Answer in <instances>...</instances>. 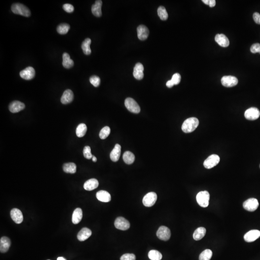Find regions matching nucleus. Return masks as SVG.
Returning a JSON list of instances; mask_svg holds the SVG:
<instances>
[{"instance_id":"nucleus-13","label":"nucleus","mask_w":260,"mask_h":260,"mask_svg":"<svg viewBox=\"0 0 260 260\" xmlns=\"http://www.w3.org/2000/svg\"><path fill=\"white\" fill-rule=\"evenodd\" d=\"M260 237V231L258 230H251L245 234L244 238L247 242H252Z\"/></svg>"},{"instance_id":"nucleus-48","label":"nucleus","mask_w":260,"mask_h":260,"mask_svg":"<svg viewBox=\"0 0 260 260\" xmlns=\"http://www.w3.org/2000/svg\"><path fill=\"white\" fill-rule=\"evenodd\" d=\"M92 160H93V161L95 162H96V161H97V159H96V157H95V156H93V158H92Z\"/></svg>"},{"instance_id":"nucleus-38","label":"nucleus","mask_w":260,"mask_h":260,"mask_svg":"<svg viewBox=\"0 0 260 260\" xmlns=\"http://www.w3.org/2000/svg\"><path fill=\"white\" fill-rule=\"evenodd\" d=\"M90 82L93 86L97 87L100 84V79L96 75H93L90 78Z\"/></svg>"},{"instance_id":"nucleus-47","label":"nucleus","mask_w":260,"mask_h":260,"mask_svg":"<svg viewBox=\"0 0 260 260\" xmlns=\"http://www.w3.org/2000/svg\"><path fill=\"white\" fill-rule=\"evenodd\" d=\"M203 3H205V5H209V0H202Z\"/></svg>"},{"instance_id":"nucleus-37","label":"nucleus","mask_w":260,"mask_h":260,"mask_svg":"<svg viewBox=\"0 0 260 260\" xmlns=\"http://www.w3.org/2000/svg\"><path fill=\"white\" fill-rule=\"evenodd\" d=\"M110 129L108 126H105L102 128L99 133V137L101 139H105L109 136Z\"/></svg>"},{"instance_id":"nucleus-5","label":"nucleus","mask_w":260,"mask_h":260,"mask_svg":"<svg viewBox=\"0 0 260 260\" xmlns=\"http://www.w3.org/2000/svg\"><path fill=\"white\" fill-rule=\"evenodd\" d=\"M157 200V195L155 192H151L148 193L144 196L143 199L144 205L147 207H150L155 204Z\"/></svg>"},{"instance_id":"nucleus-24","label":"nucleus","mask_w":260,"mask_h":260,"mask_svg":"<svg viewBox=\"0 0 260 260\" xmlns=\"http://www.w3.org/2000/svg\"><path fill=\"white\" fill-rule=\"evenodd\" d=\"M99 185V182L96 179H91L87 180L84 184V189L86 190L91 191L96 189Z\"/></svg>"},{"instance_id":"nucleus-3","label":"nucleus","mask_w":260,"mask_h":260,"mask_svg":"<svg viewBox=\"0 0 260 260\" xmlns=\"http://www.w3.org/2000/svg\"><path fill=\"white\" fill-rule=\"evenodd\" d=\"M209 193L207 191L199 192L196 196V200L198 205L203 208L208 207L209 204Z\"/></svg>"},{"instance_id":"nucleus-45","label":"nucleus","mask_w":260,"mask_h":260,"mask_svg":"<svg viewBox=\"0 0 260 260\" xmlns=\"http://www.w3.org/2000/svg\"><path fill=\"white\" fill-rule=\"evenodd\" d=\"M174 85V83H173V82L172 81V79H171L170 81H168L167 82L166 86H167L168 88H172V87H173Z\"/></svg>"},{"instance_id":"nucleus-42","label":"nucleus","mask_w":260,"mask_h":260,"mask_svg":"<svg viewBox=\"0 0 260 260\" xmlns=\"http://www.w3.org/2000/svg\"><path fill=\"white\" fill-rule=\"evenodd\" d=\"M250 51L251 53L255 54L259 53L260 54V43H254L252 44L250 47Z\"/></svg>"},{"instance_id":"nucleus-21","label":"nucleus","mask_w":260,"mask_h":260,"mask_svg":"<svg viewBox=\"0 0 260 260\" xmlns=\"http://www.w3.org/2000/svg\"><path fill=\"white\" fill-rule=\"evenodd\" d=\"M120 154H121V146L119 144H116L110 153V159L114 162L118 161L120 157Z\"/></svg>"},{"instance_id":"nucleus-15","label":"nucleus","mask_w":260,"mask_h":260,"mask_svg":"<svg viewBox=\"0 0 260 260\" xmlns=\"http://www.w3.org/2000/svg\"><path fill=\"white\" fill-rule=\"evenodd\" d=\"M25 108V105L23 103L18 101H14L11 102L9 106V109L10 112L12 113L18 112L21 110H23Z\"/></svg>"},{"instance_id":"nucleus-16","label":"nucleus","mask_w":260,"mask_h":260,"mask_svg":"<svg viewBox=\"0 0 260 260\" xmlns=\"http://www.w3.org/2000/svg\"><path fill=\"white\" fill-rule=\"evenodd\" d=\"M137 35L139 40L144 41L148 38L149 34V31L147 26L141 25L137 28Z\"/></svg>"},{"instance_id":"nucleus-18","label":"nucleus","mask_w":260,"mask_h":260,"mask_svg":"<svg viewBox=\"0 0 260 260\" xmlns=\"http://www.w3.org/2000/svg\"><path fill=\"white\" fill-rule=\"evenodd\" d=\"M73 98L74 95L72 91L70 89L66 90L61 98V102L63 104H69L73 101Z\"/></svg>"},{"instance_id":"nucleus-30","label":"nucleus","mask_w":260,"mask_h":260,"mask_svg":"<svg viewBox=\"0 0 260 260\" xmlns=\"http://www.w3.org/2000/svg\"><path fill=\"white\" fill-rule=\"evenodd\" d=\"M63 171L66 173H75L76 172V164L72 162L65 163L63 165Z\"/></svg>"},{"instance_id":"nucleus-27","label":"nucleus","mask_w":260,"mask_h":260,"mask_svg":"<svg viewBox=\"0 0 260 260\" xmlns=\"http://www.w3.org/2000/svg\"><path fill=\"white\" fill-rule=\"evenodd\" d=\"M62 65L66 68H70L74 66V62L71 59L70 55L67 53L63 54V62Z\"/></svg>"},{"instance_id":"nucleus-11","label":"nucleus","mask_w":260,"mask_h":260,"mask_svg":"<svg viewBox=\"0 0 260 260\" xmlns=\"http://www.w3.org/2000/svg\"><path fill=\"white\" fill-rule=\"evenodd\" d=\"M223 86L226 87H232L236 86L238 83V79L233 76H225L221 79Z\"/></svg>"},{"instance_id":"nucleus-49","label":"nucleus","mask_w":260,"mask_h":260,"mask_svg":"<svg viewBox=\"0 0 260 260\" xmlns=\"http://www.w3.org/2000/svg\"><path fill=\"white\" fill-rule=\"evenodd\" d=\"M57 260H66L65 258H63V257H59V258H57Z\"/></svg>"},{"instance_id":"nucleus-1","label":"nucleus","mask_w":260,"mask_h":260,"mask_svg":"<svg viewBox=\"0 0 260 260\" xmlns=\"http://www.w3.org/2000/svg\"><path fill=\"white\" fill-rule=\"evenodd\" d=\"M199 124V120L196 118H190L183 122L182 130L185 133H190L195 131Z\"/></svg>"},{"instance_id":"nucleus-43","label":"nucleus","mask_w":260,"mask_h":260,"mask_svg":"<svg viewBox=\"0 0 260 260\" xmlns=\"http://www.w3.org/2000/svg\"><path fill=\"white\" fill-rule=\"evenodd\" d=\"M63 8L67 12L71 13L74 11V8L72 5L69 4V3H66L63 5Z\"/></svg>"},{"instance_id":"nucleus-35","label":"nucleus","mask_w":260,"mask_h":260,"mask_svg":"<svg viewBox=\"0 0 260 260\" xmlns=\"http://www.w3.org/2000/svg\"><path fill=\"white\" fill-rule=\"evenodd\" d=\"M70 29V25L62 23L59 25L57 27V31L60 34H66L68 32Z\"/></svg>"},{"instance_id":"nucleus-26","label":"nucleus","mask_w":260,"mask_h":260,"mask_svg":"<svg viewBox=\"0 0 260 260\" xmlns=\"http://www.w3.org/2000/svg\"><path fill=\"white\" fill-rule=\"evenodd\" d=\"M83 218V211L79 208L76 209L73 212L72 221L74 224H78L81 221Z\"/></svg>"},{"instance_id":"nucleus-25","label":"nucleus","mask_w":260,"mask_h":260,"mask_svg":"<svg viewBox=\"0 0 260 260\" xmlns=\"http://www.w3.org/2000/svg\"><path fill=\"white\" fill-rule=\"evenodd\" d=\"M96 197L98 201L103 202H108L111 201V196L106 191H99L96 193Z\"/></svg>"},{"instance_id":"nucleus-46","label":"nucleus","mask_w":260,"mask_h":260,"mask_svg":"<svg viewBox=\"0 0 260 260\" xmlns=\"http://www.w3.org/2000/svg\"><path fill=\"white\" fill-rule=\"evenodd\" d=\"M216 5V1L215 0H209V6L211 7H213L215 6Z\"/></svg>"},{"instance_id":"nucleus-44","label":"nucleus","mask_w":260,"mask_h":260,"mask_svg":"<svg viewBox=\"0 0 260 260\" xmlns=\"http://www.w3.org/2000/svg\"><path fill=\"white\" fill-rule=\"evenodd\" d=\"M253 18L256 23L260 25V14L256 12L254 14Z\"/></svg>"},{"instance_id":"nucleus-40","label":"nucleus","mask_w":260,"mask_h":260,"mask_svg":"<svg viewBox=\"0 0 260 260\" xmlns=\"http://www.w3.org/2000/svg\"><path fill=\"white\" fill-rule=\"evenodd\" d=\"M135 254H126L120 257V260H136Z\"/></svg>"},{"instance_id":"nucleus-41","label":"nucleus","mask_w":260,"mask_h":260,"mask_svg":"<svg viewBox=\"0 0 260 260\" xmlns=\"http://www.w3.org/2000/svg\"><path fill=\"white\" fill-rule=\"evenodd\" d=\"M181 77L180 74L177 73L173 74L172 77V81L174 83V85H177L180 83L181 81Z\"/></svg>"},{"instance_id":"nucleus-29","label":"nucleus","mask_w":260,"mask_h":260,"mask_svg":"<svg viewBox=\"0 0 260 260\" xmlns=\"http://www.w3.org/2000/svg\"><path fill=\"white\" fill-rule=\"evenodd\" d=\"M91 43V40L90 38H86L82 44V48L83 52L86 55H89L91 54V49L90 48V44Z\"/></svg>"},{"instance_id":"nucleus-36","label":"nucleus","mask_w":260,"mask_h":260,"mask_svg":"<svg viewBox=\"0 0 260 260\" xmlns=\"http://www.w3.org/2000/svg\"><path fill=\"white\" fill-rule=\"evenodd\" d=\"M158 14L160 18L162 20H166L168 18V14L165 8L162 6H160L158 9Z\"/></svg>"},{"instance_id":"nucleus-8","label":"nucleus","mask_w":260,"mask_h":260,"mask_svg":"<svg viewBox=\"0 0 260 260\" xmlns=\"http://www.w3.org/2000/svg\"><path fill=\"white\" fill-rule=\"evenodd\" d=\"M156 236L160 240L167 241L169 240L171 237V231L170 229L166 226H160L157 231Z\"/></svg>"},{"instance_id":"nucleus-23","label":"nucleus","mask_w":260,"mask_h":260,"mask_svg":"<svg viewBox=\"0 0 260 260\" xmlns=\"http://www.w3.org/2000/svg\"><path fill=\"white\" fill-rule=\"evenodd\" d=\"M102 1L101 0L96 1L95 4L92 6L91 12L94 16L98 18L102 16Z\"/></svg>"},{"instance_id":"nucleus-32","label":"nucleus","mask_w":260,"mask_h":260,"mask_svg":"<svg viewBox=\"0 0 260 260\" xmlns=\"http://www.w3.org/2000/svg\"><path fill=\"white\" fill-rule=\"evenodd\" d=\"M87 130V126L85 124H79L76 129V135L78 137H83L86 134Z\"/></svg>"},{"instance_id":"nucleus-10","label":"nucleus","mask_w":260,"mask_h":260,"mask_svg":"<svg viewBox=\"0 0 260 260\" xmlns=\"http://www.w3.org/2000/svg\"><path fill=\"white\" fill-rule=\"evenodd\" d=\"M115 226L120 230H126L130 227V224L127 220L122 217H118L115 221Z\"/></svg>"},{"instance_id":"nucleus-9","label":"nucleus","mask_w":260,"mask_h":260,"mask_svg":"<svg viewBox=\"0 0 260 260\" xmlns=\"http://www.w3.org/2000/svg\"><path fill=\"white\" fill-rule=\"evenodd\" d=\"M244 116L246 119L248 120H256L260 117V112L258 108L252 107L246 110L245 112Z\"/></svg>"},{"instance_id":"nucleus-4","label":"nucleus","mask_w":260,"mask_h":260,"mask_svg":"<svg viewBox=\"0 0 260 260\" xmlns=\"http://www.w3.org/2000/svg\"><path fill=\"white\" fill-rule=\"evenodd\" d=\"M125 106L129 112L138 114L140 112V108L137 103L132 98L128 97L125 100Z\"/></svg>"},{"instance_id":"nucleus-2","label":"nucleus","mask_w":260,"mask_h":260,"mask_svg":"<svg viewBox=\"0 0 260 260\" xmlns=\"http://www.w3.org/2000/svg\"><path fill=\"white\" fill-rule=\"evenodd\" d=\"M11 10L15 14H20L24 17H29L31 14L30 9L24 5L20 3L13 4L11 6Z\"/></svg>"},{"instance_id":"nucleus-39","label":"nucleus","mask_w":260,"mask_h":260,"mask_svg":"<svg viewBox=\"0 0 260 260\" xmlns=\"http://www.w3.org/2000/svg\"><path fill=\"white\" fill-rule=\"evenodd\" d=\"M83 154L84 156L88 160H90L93 158V156L91 154V150L89 146H86L84 148Z\"/></svg>"},{"instance_id":"nucleus-19","label":"nucleus","mask_w":260,"mask_h":260,"mask_svg":"<svg viewBox=\"0 0 260 260\" xmlns=\"http://www.w3.org/2000/svg\"><path fill=\"white\" fill-rule=\"evenodd\" d=\"M215 40L219 45L223 47H226L229 45L228 38L223 34H218L215 36Z\"/></svg>"},{"instance_id":"nucleus-34","label":"nucleus","mask_w":260,"mask_h":260,"mask_svg":"<svg viewBox=\"0 0 260 260\" xmlns=\"http://www.w3.org/2000/svg\"><path fill=\"white\" fill-rule=\"evenodd\" d=\"M213 256V252L211 250L207 249L201 253L199 257L200 260H210Z\"/></svg>"},{"instance_id":"nucleus-7","label":"nucleus","mask_w":260,"mask_h":260,"mask_svg":"<svg viewBox=\"0 0 260 260\" xmlns=\"http://www.w3.org/2000/svg\"><path fill=\"white\" fill-rule=\"evenodd\" d=\"M244 208L249 212L256 211L259 206L258 200L255 198H250L246 200L243 204Z\"/></svg>"},{"instance_id":"nucleus-33","label":"nucleus","mask_w":260,"mask_h":260,"mask_svg":"<svg viewBox=\"0 0 260 260\" xmlns=\"http://www.w3.org/2000/svg\"><path fill=\"white\" fill-rule=\"evenodd\" d=\"M148 258L151 260H161L162 255L160 252L156 250H151L148 254Z\"/></svg>"},{"instance_id":"nucleus-12","label":"nucleus","mask_w":260,"mask_h":260,"mask_svg":"<svg viewBox=\"0 0 260 260\" xmlns=\"http://www.w3.org/2000/svg\"><path fill=\"white\" fill-rule=\"evenodd\" d=\"M35 75V71L31 67H28L25 69L21 71L20 76L22 78L26 80H30L34 77Z\"/></svg>"},{"instance_id":"nucleus-17","label":"nucleus","mask_w":260,"mask_h":260,"mask_svg":"<svg viewBox=\"0 0 260 260\" xmlns=\"http://www.w3.org/2000/svg\"><path fill=\"white\" fill-rule=\"evenodd\" d=\"M144 66L140 63H137L135 65L133 70V75L136 79L141 80L144 78Z\"/></svg>"},{"instance_id":"nucleus-6","label":"nucleus","mask_w":260,"mask_h":260,"mask_svg":"<svg viewBox=\"0 0 260 260\" xmlns=\"http://www.w3.org/2000/svg\"><path fill=\"white\" fill-rule=\"evenodd\" d=\"M220 160V159L219 156L216 154H213L209 156L208 158L205 160L203 163V165L206 169H211L219 163Z\"/></svg>"},{"instance_id":"nucleus-31","label":"nucleus","mask_w":260,"mask_h":260,"mask_svg":"<svg viewBox=\"0 0 260 260\" xmlns=\"http://www.w3.org/2000/svg\"><path fill=\"white\" fill-rule=\"evenodd\" d=\"M123 159L125 163L126 164H132L135 161V155L130 151H126L123 155Z\"/></svg>"},{"instance_id":"nucleus-14","label":"nucleus","mask_w":260,"mask_h":260,"mask_svg":"<svg viewBox=\"0 0 260 260\" xmlns=\"http://www.w3.org/2000/svg\"><path fill=\"white\" fill-rule=\"evenodd\" d=\"M11 218L16 223L19 224L23 221V214L20 210L17 208H14L11 210L10 212Z\"/></svg>"},{"instance_id":"nucleus-20","label":"nucleus","mask_w":260,"mask_h":260,"mask_svg":"<svg viewBox=\"0 0 260 260\" xmlns=\"http://www.w3.org/2000/svg\"><path fill=\"white\" fill-rule=\"evenodd\" d=\"M11 245V241L8 238L3 237L0 239V251L2 253H5L9 250Z\"/></svg>"},{"instance_id":"nucleus-50","label":"nucleus","mask_w":260,"mask_h":260,"mask_svg":"<svg viewBox=\"0 0 260 260\" xmlns=\"http://www.w3.org/2000/svg\"></svg>"},{"instance_id":"nucleus-22","label":"nucleus","mask_w":260,"mask_h":260,"mask_svg":"<svg viewBox=\"0 0 260 260\" xmlns=\"http://www.w3.org/2000/svg\"><path fill=\"white\" fill-rule=\"evenodd\" d=\"M91 235V231L90 229L86 227L82 228L77 235V238L81 242H83L90 237Z\"/></svg>"},{"instance_id":"nucleus-28","label":"nucleus","mask_w":260,"mask_h":260,"mask_svg":"<svg viewBox=\"0 0 260 260\" xmlns=\"http://www.w3.org/2000/svg\"><path fill=\"white\" fill-rule=\"evenodd\" d=\"M206 233V230L205 228L203 227H198L194 232L193 238L197 241L201 240L205 236Z\"/></svg>"}]
</instances>
